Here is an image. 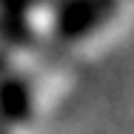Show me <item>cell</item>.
I'll return each mask as SVG.
<instances>
[{"mask_svg":"<svg viewBox=\"0 0 134 134\" xmlns=\"http://www.w3.org/2000/svg\"><path fill=\"white\" fill-rule=\"evenodd\" d=\"M117 3L120 0H63L54 26L69 40L86 37V34L97 31L117 12Z\"/></svg>","mask_w":134,"mask_h":134,"instance_id":"obj_1","label":"cell"}]
</instances>
